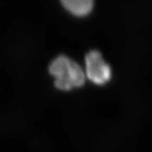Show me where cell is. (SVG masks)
I'll return each mask as SVG.
<instances>
[{"mask_svg": "<svg viewBox=\"0 0 152 152\" xmlns=\"http://www.w3.org/2000/svg\"><path fill=\"white\" fill-rule=\"evenodd\" d=\"M58 90L68 91L84 85L85 74L77 63L66 56H57L49 67Z\"/></svg>", "mask_w": 152, "mask_h": 152, "instance_id": "cell-1", "label": "cell"}, {"mask_svg": "<svg viewBox=\"0 0 152 152\" xmlns=\"http://www.w3.org/2000/svg\"><path fill=\"white\" fill-rule=\"evenodd\" d=\"M63 7L75 16H87L94 7V0H60Z\"/></svg>", "mask_w": 152, "mask_h": 152, "instance_id": "cell-3", "label": "cell"}, {"mask_svg": "<svg viewBox=\"0 0 152 152\" xmlns=\"http://www.w3.org/2000/svg\"><path fill=\"white\" fill-rule=\"evenodd\" d=\"M85 75L95 85H103L111 78V69L98 51H91L85 56Z\"/></svg>", "mask_w": 152, "mask_h": 152, "instance_id": "cell-2", "label": "cell"}]
</instances>
